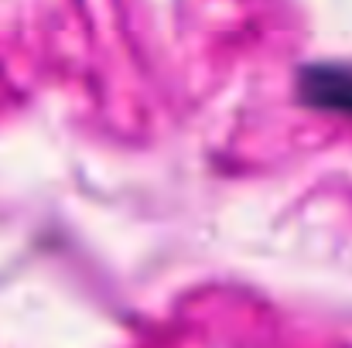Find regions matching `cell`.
Instances as JSON below:
<instances>
[{"mask_svg": "<svg viewBox=\"0 0 352 348\" xmlns=\"http://www.w3.org/2000/svg\"><path fill=\"white\" fill-rule=\"evenodd\" d=\"M301 103L322 113L352 116V65L349 62H322L301 72L298 79Z\"/></svg>", "mask_w": 352, "mask_h": 348, "instance_id": "obj_1", "label": "cell"}]
</instances>
